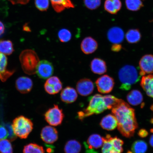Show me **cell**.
I'll list each match as a JSON object with an SVG mask.
<instances>
[{
  "label": "cell",
  "instance_id": "obj_36",
  "mask_svg": "<svg viewBox=\"0 0 153 153\" xmlns=\"http://www.w3.org/2000/svg\"><path fill=\"white\" fill-rule=\"evenodd\" d=\"M7 57L5 54L0 53V75L7 70Z\"/></svg>",
  "mask_w": 153,
  "mask_h": 153
},
{
  "label": "cell",
  "instance_id": "obj_11",
  "mask_svg": "<svg viewBox=\"0 0 153 153\" xmlns=\"http://www.w3.org/2000/svg\"><path fill=\"white\" fill-rule=\"evenodd\" d=\"M46 92L49 94H56L62 90V84L60 80L56 76H51L48 78L44 85Z\"/></svg>",
  "mask_w": 153,
  "mask_h": 153
},
{
  "label": "cell",
  "instance_id": "obj_2",
  "mask_svg": "<svg viewBox=\"0 0 153 153\" xmlns=\"http://www.w3.org/2000/svg\"><path fill=\"white\" fill-rule=\"evenodd\" d=\"M118 77L121 85L120 88L123 91H128L131 86L139 82L141 77L139 72L134 66L126 65L120 69Z\"/></svg>",
  "mask_w": 153,
  "mask_h": 153
},
{
  "label": "cell",
  "instance_id": "obj_26",
  "mask_svg": "<svg viewBox=\"0 0 153 153\" xmlns=\"http://www.w3.org/2000/svg\"><path fill=\"white\" fill-rule=\"evenodd\" d=\"M125 37L128 42L131 44H135L140 41L141 35L138 29H131L126 33Z\"/></svg>",
  "mask_w": 153,
  "mask_h": 153
},
{
  "label": "cell",
  "instance_id": "obj_5",
  "mask_svg": "<svg viewBox=\"0 0 153 153\" xmlns=\"http://www.w3.org/2000/svg\"><path fill=\"white\" fill-rule=\"evenodd\" d=\"M12 126L15 135L22 139L27 138L33 129L31 120L23 116L15 118Z\"/></svg>",
  "mask_w": 153,
  "mask_h": 153
},
{
  "label": "cell",
  "instance_id": "obj_39",
  "mask_svg": "<svg viewBox=\"0 0 153 153\" xmlns=\"http://www.w3.org/2000/svg\"><path fill=\"white\" fill-rule=\"evenodd\" d=\"M13 4H26L30 0H8Z\"/></svg>",
  "mask_w": 153,
  "mask_h": 153
},
{
  "label": "cell",
  "instance_id": "obj_8",
  "mask_svg": "<svg viewBox=\"0 0 153 153\" xmlns=\"http://www.w3.org/2000/svg\"><path fill=\"white\" fill-rule=\"evenodd\" d=\"M103 137L98 134H93L88 137L84 145L86 149V153H98L97 150L102 146Z\"/></svg>",
  "mask_w": 153,
  "mask_h": 153
},
{
  "label": "cell",
  "instance_id": "obj_20",
  "mask_svg": "<svg viewBox=\"0 0 153 153\" xmlns=\"http://www.w3.org/2000/svg\"><path fill=\"white\" fill-rule=\"evenodd\" d=\"M91 68L94 73L99 75L105 73L107 70L106 62L102 59L98 58L94 59L92 60Z\"/></svg>",
  "mask_w": 153,
  "mask_h": 153
},
{
  "label": "cell",
  "instance_id": "obj_9",
  "mask_svg": "<svg viewBox=\"0 0 153 153\" xmlns=\"http://www.w3.org/2000/svg\"><path fill=\"white\" fill-rule=\"evenodd\" d=\"M95 84L99 92L107 94L112 91L114 82L113 78L110 76L104 75L98 78L96 81Z\"/></svg>",
  "mask_w": 153,
  "mask_h": 153
},
{
  "label": "cell",
  "instance_id": "obj_22",
  "mask_svg": "<svg viewBox=\"0 0 153 153\" xmlns=\"http://www.w3.org/2000/svg\"><path fill=\"white\" fill-rule=\"evenodd\" d=\"M127 99L129 104L133 106H137L141 104V108L144 106L142 104L143 100V95L141 92L137 90H133L128 94Z\"/></svg>",
  "mask_w": 153,
  "mask_h": 153
},
{
  "label": "cell",
  "instance_id": "obj_23",
  "mask_svg": "<svg viewBox=\"0 0 153 153\" xmlns=\"http://www.w3.org/2000/svg\"><path fill=\"white\" fill-rule=\"evenodd\" d=\"M51 4L54 10L60 13L65 9L74 8V5L70 0H51Z\"/></svg>",
  "mask_w": 153,
  "mask_h": 153
},
{
  "label": "cell",
  "instance_id": "obj_44",
  "mask_svg": "<svg viewBox=\"0 0 153 153\" xmlns=\"http://www.w3.org/2000/svg\"><path fill=\"white\" fill-rule=\"evenodd\" d=\"M151 109L153 111V104L151 107Z\"/></svg>",
  "mask_w": 153,
  "mask_h": 153
},
{
  "label": "cell",
  "instance_id": "obj_16",
  "mask_svg": "<svg viewBox=\"0 0 153 153\" xmlns=\"http://www.w3.org/2000/svg\"><path fill=\"white\" fill-rule=\"evenodd\" d=\"M33 83L30 78L23 76L19 77L16 80L15 86L18 91L22 94L28 93L31 91Z\"/></svg>",
  "mask_w": 153,
  "mask_h": 153
},
{
  "label": "cell",
  "instance_id": "obj_19",
  "mask_svg": "<svg viewBox=\"0 0 153 153\" xmlns=\"http://www.w3.org/2000/svg\"><path fill=\"white\" fill-rule=\"evenodd\" d=\"M100 124L103 129L111 131L117 127V121L114 115L108 114L102 118Z\"/></svg>",
  "mask_w": 153,
  "mask_h": 153
},
{
  "label": "cell",
  "instance_id": "obj_30",
  "mask_svg": "<svg viewBox=\"0 0 153 153\" xmlns=\"http://www.w3.org/2000/svg\"><path fill=\"white\" fill-rule=\"evenodd\" d=\"M125 3L128 9L131 11H137L143 6L141 0H125Z\"/></svg>",
  "mask_w": 153,
  "mask_h": 153
},
{
  "label": "cell",
  "instance_id": "obj_24",
  "mask_svg": "<svg viewBox=\"0 0 153 153\" xmlns=\"http://www.w3.org/2000/svg\"><path fill=\"white\" fill-rule=\"evenodd\" d=\"M120 0H106L104 4V8L107 12L112 14H115L122 7Z\"/></svg>",
  "mask_w": 153,
  "mask_h": 153
},
{
  "label": "cell",
  "instance_id": "obj_31",
  "mask_svg": "<svg viewBox=\"0 0 153 153\" xmlns=\"http://www.w3.org/2000/svg\"><path fill=\"white\" fill-rule=\"evenodd\" d=\"M104 100L108 109H111L115 106L121 100L112 95L104 96Z\"/></svg>",
  "mask_w": 153,
  "mask_h": 153
},
{
  "label": "cell",
  "instance_id": "obj_25",
  "mask_svg": "<svg viewBox=\"0 0 153 153\" xmlns=\"http://www.w3.org/2000/svg\"><path fill=\"white\" fill-rule=\"evenodd\" d=\"M81 143L75 140L68 141L66 143L64 148L65 153H79L81 150Z\"/></svg>",
  "mask_w": 153,
  "mask_h": 153
},
{
  "label": "cell",
  "instance_id": "obj_35",
  "mask_svg": "<svg viewBox=\"0 0 153 153\" xmlns=\"http://www.w3.org/2000/svg\"><path fill=\"white\" fill-rule=\"evenodd\" d=\"M35 4L40 11H46L49 7V0H35Z\"/></svg>",
  "mask_w": 153,
  "mask_h": 153
},
{
  "label": "cell",
  "instance_id": "obj_32",
  "mask_svg": "<svg viewBox=\"0 0 153 153\" xmlns=\"http://www.w3.org/2000/svg\"><path fill=\"white\" fill-rule=\"evenodd\" d=\"M12 145L8 140L3 139L0 140V153H13Z\"/></svg>",
  "mask_w": 153,
  "mask_h": 153
},
{
  "label": "cell",
  "instance_id": "obj_47",
  "mask_svg": "<svg viewBox=\"0 0 153 153\" xmlns=\"http://www.w3.org/2000/svg\"><path fill=\"white\" fill-rule=\"evenodd\" d=\"M151 132L153 133V129H152L150 130Z\"/></svg>",
  "mask_w": 153,
  "mask_h": 153
},
{
  "label": "cell",
  "instance_id": "obj_46",
  "mask_svg": "<svg viewBox=\"0 0 153 153\" xmlns=\"http://www.w3.org/2000/svg\"><path fill=\"white\" fill-rule=\"evenodd\" d=\"M151 123L153 124V118H152V119H151Z\"/></svg>",
  "mask_w": 153,
  "mask_h": 153
},
{
  "label": "cell",
  "instance_id": "obj_15",
  "mask_svg": "<svg viewBox=\"0 0 153 153\" xmlns=\"http://www.w3.org/2000/svg\"><path fill=\"white\" fill-rule=\"evenodd\" d=\"M107 37L109 41L114 45L120 44L123 41L124 32L122 28L118 27H114L108 30Z\"/></svg>",
  "mask_w": 153,
  "mask_h": 153
},
{
  "label": "cell",
  "instance_id": "obj_6",
  "mask_svg": "<svg viewBox=\"0 0 153 153\" xmlns=\"http://www.w3.org/2000/svg\"><path fill=\"white\" fill-rule=\"evenodd\" d=\"M102 153H122L123 151L124 142L117 137H112L108 134L103 137Z\"/></svg>",
  "mask_w": 153,
  "mask_h": 153
},
{
  "label": "cell",
  "instance_id": "obj_29",
  "mask_svg": "<svg viewBox=\"0 0 153 153\" xmlns=\"http://www.w3.org/2000/svg\"><path fill=\"white\" fill-rule=\"evenodd\" d=\"M23 153H45L42 146L36 143H30L24 147Z\"/></svg>",
  "mask_w": 153,
  "mask_h": 153
},
{
  "label": "cell",
  "instance_id": "obj_37",
  "mask_svg": "<svg viewBox=\"0 0 153 153\" xmlns=\"http://www.w3.org/2000/svg\"><path fill=\"white\" fill-rule=\"evenodd\" d=\"M5 127L7 129V134H8L7 137H8L10 140L11 141L14 140L16 139V136L15 134L14 131H13L12 125H11L9 123H7L5 124Z\"/></svg>",
  "mask_w": 153,
  "mask_h": 153
},
{
  "label": "cell",
  "instance_id": "obj_42",
  "mask_svg": "<svg viewBox=\"0 0 153 153\" xmlns=\"http://www.w3.org/2000/svg\"><path fill=\"white\" fill-rule=\"evenodd\" d=\"M5 29L4 25L1 21H0V36L4 33Z\"/></svg>",
  "mask_w": 153,
  "mask_h": 153
},
{
  "label": "cell",
  "instance_id": "obj_10",
  "mask_svg": "<svg viewBox=\"0 0 153 153\" xmlns=\"http://www.w3.org/2000/svg\"><path fill=\"white\" fill-rule=\"evenodd\" d=\"M54 68L51 62L47 60L39 62L36 69V73L39 78L46 79L52 76Z\"/></svg>",
  "mask_w": 153,
  "mask_h": 153
},
{
  "label": "cell",
  "instance_id": "obj_28",
  "mask_svg": "<svg viewBox=\"0 0 153 153\" xmlns=\"http://www.w3.org/2000/svg\"><path fill=\"white\" fill-rule=\"evenodd\" d=\"M148 146L145 141L137 140L134 142L131 147L133 153H145L148 150Z\"/></svg>",
  "mask_w": 153,
  "mask_h": 153
},
{
  "label": "cell",
  "instance_id": "obj_3",
  "mask_svg": "<svg viewBox=\"0 0 153 153\" xmlns=\"http://www.w3.org/2000/svg\"><path fill=\"white\" fill-rule=\"evenodd\" d=\"M88 105L85 109L78 113V118H84L94 114H99L108 109L104 100V96L96 94L89 97Z\"/></svg>",
  "mask_w": 153,
  "mask_h": 153
},
{
  "label": "cell",
  "instance_id": "obj_45",
  "mask_svg": "<svg viewBox=\"0 0 153 153\" xmlns=\"http://www.w3.org/2000/svg\"><path fill=\"white\" fill-rule=\"evenodd\" d=\"M127 153H133V152H131V151H128V152Z\"/></svg>",
  "mask_w": 153,
  "mask_h": 153
},
{
  "label": "cell",
  "instance_id": "obj_40",
  "mask_svg": "<svg viewBox=\"0 0 153 153\" xmlns=\"http://www.w3.org/2000/svg\"><path fill=\"white\" fill-rule=\"evenodd\" d=\"M149 134L148 131L145 129H141L139 130L138 132V135L140 137L144 138L148 136Z\"/></svg>",
  "mask_w": 153,
  "mask_h": 153
},
{
  "label": "cell",
  "instance_id": "obj_1",
  "mask_svg": "<svg viewBox=\"0 0 153 153\" xmlns=\"http://www.w3.org/2000/svg\"><path fill=\"white\" fill-rule=\"evenodd\" d=\"M112 112L117 120L118 129L121 134L127 138L133 136L138 128L135 110L121 99L112 109Z\"/></svg>",
  "mask_w": 153,
  "mask_h": 153
},
{
  "label": "cell",
  "instance_id": "obj_38",
  "mask_svg": "<svg viewBox=\"0 0 153 153\" xmlns=\"http://www.w3.org/2000/svg\"><path fill=\"white\" fill-rule=\"evenodd\" d=\"M7 136L8 134L5 126H0V140L5 139Z\"/></svg>",
  "mask_w": 153,
  "mask_h": 153
},
{
  "label": "cell",
  "instance_id": "obj_27",
  "mask_svg": "<svg viewBox=\"0 0 153 153\" xmlns=\"http://www.w3.org/2000/svg\"><path fill=\"white\" fill-rule=\"evenodd\" d=\"M14 51L12 42L9 40H0V53L9 55Z\"/></svg>",
  "mask_w": 153,
  "mask_h": 153
},
{
  "label": "cell",
  "instance_id": "obj_14",
  "mask_svg": "<svg viewBox=\"0 0 153 153\" xmlns=\"http://www.w3.org/2000/svg\"><path fill=\"white\" fill-rule=\"evenodd\" d=\"M41 137L44 142L52 144L58 139V131L55 128L52 126H45L42 130Z\"/></svg>",
  "mask_w": 153,
  "mask_h": 153
},
{
  "label": "cell",
  "instance_id": "obj_13",
  "mask_svg": "<svg viewBox=\"0 0 153 153\" xmlns=\"http://www.w3.org/2000/svg\"><path fill=\"white\" fill-rule=\"evenodd\" d=\"M94 89V84L91 80L88 78L80 79L76 83V90L82 96H87L90 95L93 92Z\"/></svg>",
  "mask_w": 153,
  "mask_h": 153
},
{
  "label": "cell",
  "instance_id": "obj_4",
  "mask_svg": "<svg viewBox=\"0 0 153 153\" xmlns=\"http://www.w3.org/2000/svg\"><path fill=\"white\" fill-rule=\"evenodd\" d=\"M20 60L25 73L30 75L36 73V69L40 61L35 51L28 49L23 51L20 55Z\"/></svg>",
  "mask_w": 153,
  "mask_h": 153
},
{
  "label": "cell",
  "instance_id": "obj_33",
  "mask_svg": "<svg viewBox=\"0 0 153 153\" xmlns=\"http://www.w3.org/2000/svg\"><path fill=\"white\" fill-rule=\"evenodd\" d=\"M58 37L61 42L66 43L71 39L72 34L70 30L66 28H63L59 31Z\"/></svg>",
  "mask_w": 153,
  "mask_h": 153
},
{
  "label": "cell",
  "instance_id": "obj_18",
  "mask_svg": "<svg viewBox=\"0 0 153 153\" xmlns=\"http://www.w3.org/2000/svg\"><path fill=\"white\" fill-rule=\"evenodd\" d=\"M78 94L73 88L67 87L63 89L61 92V100L65 103L71 104L75 101L77 99Z\"/></svg>",
  "mask_w": 153,
  "mask_h": 153
},
{
  "label": "cell",
  "instance_id": "obj_34",
  "mask_svg": "<svg viewBox=\"0 0 153 153\" xmlns=\"http://www.w3.org/2000/svg\"><path fill=\"white\" fill-rule=\"evenodd\" d=\"M84 2L88 9L92 10L98 8L101 4V0H84Z\"/></svg>",
  "mask_w": 153,
  "mask_h": 153
},
{
  "label": "cell",
  "instance_id": "obj_21",
  "mask_svg": "<svg viewBox=\"0 0 153 153\" xmlns=\"http://www.w3.org/2000/svg\"><path fill=\"white\" fill-rule=\"evenodd\" d=\"M140 85L149 97L153 98V75L143 76L141 78Z\"/></svg>",
  "mask_w": 153,
  "mask_h": 153
},
{
  "label": "cell",
  "instance_id": "obj_12",
  "mask_svg": "<svg viewBox=\"0 0 153 153\" xmlns=\"http://www.w3.org/2000/svg\"><path fill=\"white\" fill-rule=\"evenodd\" d=\"M139 66L141 76L153 73V55L147 54L143 56L140 60Z\"/></svg>",
  "mask_w": 153,
  "mask_h": 153
},
{
  "label": "cell",
  "instance_id": "obj_41",
  "mask_svg": "<svg viewBox=\"0 0 153 153\" xmlns=\"http://www.w3.org/2000/svg\"><path fill=\"white\" fill-rule=\"evenodd\" d=\"M121 49L122 46L120 44H114L111 47L112 50L116 52L120 51Z\"/></svg>",
  "mask_w": 153,
  "mask_h": 153
},
{
  "label": "cell",
  "instance_id": "obj_43",
  "mask_svg": "<svg viewBox=\"0 0 153 153\" xmlns=\"http://www.w3.org/2000/svg\"><path fill=\"white\" fill-rule=\"evenodd\" d=\"M149 143H150V145L153 148V134L152 135H151L150 137V140H149Z\"/></svg>",
  "mask_w": 153,
  "mask_h": 153
},
{
  "label": "cell",
  "instance_id": "obj_7",
  "mask_svg": "<svg viewBox=\"0 0 153 153\" xmlns=\"http://www.w3.org/2000/svg\"><path fill=\"white\" fill-rule=\"evenodd\" d=\"M45 119L47 123L53 126H57L62 123L64 115L62 109L57 105L49 109L45 114Z\"/></svg>",
  "mask_w": 153,
  "mask_h": 153
},
{
  "label": "cell",
  "instance_id": "obj_17",
  "mask_svg": "<svg viewBox=\"0 0 153 153\" xmlns=\"http://www.w3.org/2000/svg\"><path fill=\"white\" fill-rule=\"evenodd\" d=\"M98 43L96 40L91 37H86L82 42L81 50L86 54H90L94 53L98 48Z\"/></svg>",
  "mask_w": 153,
  "mask_h": 153
}]
</instances>
